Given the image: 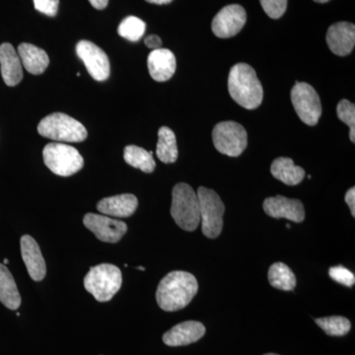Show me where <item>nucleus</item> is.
I'll return each instance as SVG.
<instances>
[{
  "instance_id": "6",
  "label": "nucleus",
  "mask_w": 355,
  "mask_h": 355,
  "mask_svg": "<svg viewBox=\"0 0 355 355\" xmlns=\"http://www.w3.org/2000/svg\"><path fill=\"white\" fill-rule=\"evenodd\" d=\"M200 202V221L203 235L209 239H216L223 228V216L225 205L214 190L200 187L197 191Z\"/></svg>"
},
{
  "instance_id": "38",
  "label": "nucleus",
  "mask_w": 355,
  "mask_h": 355,
  "mask_svg": "<svg viewBox=\"0 0 355 355\" xmlns=\"http://www.w3.org/2000/svg\"><path fill=\"white\" fill-rule=\"evenodd\" d=\"M9 263V261H8V260H7V259H6V260H4V261H3L4 265H7V263Z\"/></svg>"
},
{
  "instance_id": "19",
  "label": "nucleus",
  "mask_w": 355,
  "mask_h": 355,
  "mask_svg": "<svg viewBox=\"0 0 355 355\" xmlns=\"http://www.w3.org/2000/svg\"><path fill=\"white\" fill-rule=\"evenodd\" d=\"M139 207L137 197L130 193L103 198L97 205V209L105 216L114 217H130Z\"/></svg>"
},
{
  "instance_id": "31",
  "label": "nucleus",
  "mask_w": 355,
  "mask_h": 355,
  "mask_svg": "<svg viewBox=\"0 0 355 355\" xmlns=\"http://www.w3.org/2000/svg\"><path fill=\"white\" fill-rule=\"evenodd\" d=\"M36 10L44 15L55 17L58 10L60 0H33Z\"/></svg>"
},
{
  "instance_id": "10",
  "label": "nucleus",
  "mask_w": 355,
  "mask_h": 355,
  "mask_svg": "<svg viewBox=\"0 0 355 355\" xmlns=\"http://www.w3.org/2000/svg\"><path fill=\"white\" fill-rule=\"evenodd\" d=\"M76 53L95 80L104 81L109 78L111 67L108 55L97 44L83 40L76 44Z\"/></svg>"
},
{
  "instance_id": "22",
  "label": "nucleus",
  "mask_w": 355,
  "mask_h": 355,
  "mask_svg": "<svg viewBox=\"0 0 355 355\" xmlns=\"http://www.w3.org/2000/svg\"><path fill=\"white\" fill-rule=\"evenodd\" d=\"M0 302L10 310H17L21 305V296L15 280L2 263H0Z\"/></svg>"
},
{
  "instance_id": "26",
  "label": "nucleus",
  "mask_w": 355,
  "mask_h": 355,
  "mask_svg": "<svg viewBox=\"0 0 355 355\" xmlns=\"http://www.w3.org/2000/svg\"><path fill=\"white\" fill-rule=\"evenodd\" d=\"M315 322L327 335L331 336H345L352 329L349 320L342 316L319 318Z\"/></svg>"
},
{
  "instance_id": "29",
  "label": "nucleus",
  "mask_w": 355,
  "mask_h": 355,
  "mask_svg": "<svg viewBox=\"0 0 355 355\" xmlns=\"http://www.w3.org/2000/svg\"><path fill=\"white\" fill-rule=\"evenodd\" d=\"M261 7L268 17L279 19L286 11L287 0H260Z\"/></svg>"
},
{
  "instance_id": "37",
  "label": "nucleus",
  "mask_w": 355,
  "mask_h": 355,
  "mask_svg": "<svg viewBox=\"0 0 355 355\" xmlns=\"http://www.w3.org/2000/svg\"><path fill=\"white\" fill-rule=\"evenodd\" d=\"M137 270H146V268H144V266H139V268H137Z\"/></svg>"
},
{
  "instance_id": "21",
  "label": "nucleus",
  "mask_w": 355,
  "mask_h": 355,
  "mask_svg": "<svg viewBox=\"0 0 355 355\" xmlns=\"http://www.w3.org/2000/svg\"><path fill=\"white\" fill-rule=\"evenodd\" d=\"M272 176L287 186H296L303 181L305 171L303 168L294 164L293 160L287 157H279L270 166Z\"/></svg>"
},
{
  "instance_id": "2",
  "label": "nucleus",
  "mask_w": 355,
  "mask_h": 355,
  "mask_svg": "<svg viewBox=\"0 0 355 355\" xmlns=\"http://www.w3.org/2000/svg\"><path fill=\"white\" fill-rule=\"evenodd\" d=\"M228 90L232 99L243 108L257 109L263 102V86L251 65L240 62L231 69Z\"/></svg>"
},
{
  "instance_id": "24",
  "label": "nucleus",
  "mask_w": 355,
  "mask_h": 355,
  "mask_svg": "<svg viewBox=\"0 0 355 355\" xmlns=\"http://www.w3.org/2000/svg\"><path fill=\"white\" fill-rule=\"evenodd\" d=\"M268 282L270 286L279 291H292L295 288L297 280L288 266L284 263H275L268 270Z\"/></svg>"
},
{
  "instance_id": "18",
  "label": "nucleus",
  "mask_w": 355,
  "mask_h": 355,
  "mask_svg": "<svg viewBox=\"0 0 355 355\" xmlns=\"http://www.w3.org/2000/svg\"><path fill=\"white\" fill-rule=\"evenodd\" d=\"M0 67L2 78L7 86L13 87L22 80V64L12 44L4 43L0 46Z\"/></svg>"
},
{
  "instance_id": "20",
  "label": "nucleus",
  "mask_w": 355,
  "mask_h": 355,
  "mask_svg": "<svg viewBox=\"0 0 355 355\" xmlns=\"http://www.w3.org/2000/svg\"><path fill=\"white\" fill-rule=\"evenodd\" d=\"M21 64L29 73L34 76L44 73L50 64V58L46 51L32 44L22 43L18 46Z\"/></svg>"
},
{
  "instance_id": "5",
  "label": "nucleus",
  "mask_w": 355,
  "mask_h": 355,
  "mask_svg": "<svg viewBox=\"0 0 355 355\" xmlns=\"http://www.w3.org/2000/svg\"><path fill=\"white\" fill-rule=\"evenodd\" d=\"M38 132L46 139L64 142L83 141L88 135L83 123L64 113H53L44 118L40 121Z\"/></svg>"
},
{
  "instance_id": "25",
  "label": "nucleus",
  "mask_w": 355,
  "mask_h": 355,
  "mask_svg": "<svg viewBox=\"0 0 355 355\" xmlns=\"http://www.w3.org/2000/svg\"><path fill=\"white\" fill-rule=\"evenodd\" d=\"M123 158L128 165L137 168L144 173H153L156 163L153 151H147L137 146H128L123 151Z\"/></svg>"
},
{
  "instance_id": "30",
  "label": "nucleus",
  "mask_w": 355,
  "mask_h": 355,
  "mask_svg": "<svg viewBox=\"0 0 355 355\" xmlns=\"http://www.w3.org/2000/svg\"><path fill=\"white\" fill-rule=\"evenodd\" d=\"M331 279L347 287L354 286L355 282L354 273L343 266H333L329 270Z\"/></svg>"
},
{
  "instance_id": "33",
  "label": "nucleus",
  "mask_w": 355,
  "mask_h": 355,
  "mask_svg": "<svg viewBox=\"0 0 355 355\" xmlns=\"http://www.w3.org/2000/svg\"><path fill=\"white\" fill-rule=\"evenodd\" d=\"M345 202L349 205L350 211H352V216H355V188L352 187V189H349V191L345 193Z\"/></svg>"
},
{
  "instance_id": "23",
  "label": "nucleus",
  "mask_w": 355,
  "mask_h": 355,
  "mask_svg": "<svg viewBox=\"0 0 355 355\" xmlns=\"http://www.w3.org/2000/svg\"><path fill=\"white\" fill-rule=\"evenodd\" d=\"M158 142L156 154L159 160L166 164L176 162L179 151H178L176 135L168 127H162L158 132Z\"/></svg>"
},
{
  "instance_id": "8",
  "label": "nucleus",
  "mask_w": 355,
  "mask_h": 355,
  "mask_svg": "<svg viewBox=\"0 0 355 355\" xmlns=\"http://www.w3.org/2000/svg\"><path fill=\"white\" fill-rule=\"evenodd\" d=\"M212 139L217 150L230 157L241 155L248 144L246 130L235 121L217 123L212 132Z\"/></svg>"
},
{
  "instance_id": "32",
  "label": "nucleus",
  "mask_w": 355,
  "mask_h": 355,
  "mask_svg": "<svg viewBox=\"0 0 355 355\" xmlns=\"http://www.w3.org/2000/svg\"><path fill=\"white\" fill-rule=\"evenodd\" d=\"M144 44H146L147 48L153 51L161 49L162 41H161L160 37L156 36V35H150L144 40Z\"/></svg>"
},
{
  "instance_id": "17",
  "label": "nucleus",
  "mask_w": 355,
  "mask_h": 355,
  "mask_svg": "<svg viewBox=\"0 0 355 355\" xmlns=\"http://www.w3.org/2000/svg\"><path fill=\"white\" fill-rule=\"evenodd\" d=\"M147 65L149 73L154 80L164 83L171 79L176 71V58L167 49H157L149 53Z\"/></svg>"
},
{
  "instance_id": "34",
  "label": "nucleus",
  "mask_w": 355,
  "mask_h": 355,
  "mask_svg": "<svg viewBox=\"0 0 355 355\" xmlns=\"http://www.w3.org/2000/svg\"><path fill=\"white\" fill-rule=\"evenodd\" d=\"M89 2L94 8L98 9V10H102V9L106 8L107 6H108L109 0H89Z\"/></svg>"
},
{
  "instance_id": "39",
  "label": "nucleus",
  "mask_w": 355,
  "mask_h": 355,
  "mask_svg": "<svg viewBox=\"0 0 355 355\" xmlns=\"http://www.w3.org/2000/svg\"><path fill=\"white\" fill-rule=\"evenodd\" d=\"M265 355H279V354H265Z\"/></svg>"
},
{
  "instance_id": "14",
  "label": "nucleus",
  "mask_w": 355,
  "mask_h": 355,
  "mask_svg": "<svg viewBox=\"0 0 355 355\" xmlns=\"http://www.w3.org/2000/svg\"><path fill=\"white\" fill-rule=\"evenodd\" d=\"M327 44L336 55L345 57L354 49L355 26L349 22L331 25L327 33Z\"/></svg>"
},
{
  "instance_id": "28",
  "label": "nucleus",
  "mask_w": 355,
  "mask_h": 355,
  "mask_svg": "<svg viewBox=\"0 0 355 355\" xmlns=\"http://www.w3.org/2000/svg\"><path fill=\"white\" fill-rule=\"evenodd\" d=\"M338 119L349 127V139L355 142V106L349 100H342L336 107Z\"/></svg>"
},
{
  "instance_id": "16",
  "label": "nucleus",
  "mask_w": 355,
  "mask_h": 355,
  "mask_svg": "<svg viewBox=\"0 0 355 355\" xmlns=\"http://www.w3.org/2000/svg\"><path fill=\"white\" fill-rule=\"evenodd\" d=\"M205 327L197 321H187L176 324L166 331L163 342L169 347H184L197 343L205 336Z\"/></svg>"
},
{
  "instance_id": "9",
  "label": "nucleus",
  "mask_w": 355,
  "mask_h": 355,
  "mask_svg": "<svg viewBox=\"0 0 355 355\" xmlns=\"http://www.w3.org/2000/svg\"><path fill=\"white\" fill-rule=\"evenodd\" d=\"M291 102L303 123L311 127L317 125L322 114L321 100L310 84L296 83L291 90Z\"/></svg>"
},
{
  "instance_id": "27",
  "label": "nucleus",
  "mask_w": 355,
  "mask_h": 355,
  "mask_svg": "<svg viewBox=\"0 0 355 355\" xmlns=\"http://www.w3.org/2000/svg\"><path fill=\"white\" fill-rule=\"evenodd\" d=\"M146 25L141 19L135 16H128L121 21L118 33L123 38L130 42H137L144 37Z\"/></svg>"
},
{
  "instance_id": "7",
  "label": "nucleus",
  "mask_w": 355,
  "mask_h": 355,
  "mask_svg": "<svg viewBox=\"0 0 355 355\" xmlns=\"http://www.w3.org/2000/svg\"><path fill=\"white\" fill-rule=\"evenodd\" d=\"M43 157L46 167L58 176H72L80 171L84 165L83 157L76 148L60 142L44 147Z\"/></svg>"
},
{
  "instance_id": "13",
  "label": "nucleus",
  "mask_w": 355,
  "mask_h": 355,
  "mask_svg": "<svg viewBox=\"0 0 355 355\" xmlns=\"http://www.w3.org/2000/svg\"><path fill=\"white\" fill-rule=\"evenodd\" d=\"M263 207L266 214L272 218H286L297 223L305 219L304 205L298 200L277 196L266 198Z\"/></svg>"
},
{
  "instance_id": "15",
  "label": "nucleus",
  "mask_w": 355,
  "mask_h": 355,
  "mask_svg": "<svg viewBox=\"0 0 355 355\" xmlns=\"http://www.w3.org/2000/svg\"><path fill=\"white\" fill-rule=\"evenodd\" d=\"M21 254L28 273L35 282H41L46 277V266L38 243L29 235H24L20 240Z\"/></svg>"
},
{
  "instance_id": "1",
  "label": "nucleus",
  "mask_w": 355,
  "mask_h": 355,
  "mask_svg": "<svg viewBox=\"0 0 355 355\" xmlns=\"http://www.w3.org/2000/svg\"><path fill=\"white\" fill-rule=\"evenodd\" d=\"M198 291V280L191 273L175 270L161 280L156 300L161 309L175 312L190 304Z\"/></svg>"
},
{
  "instance_id": "11",
  "label": "nucleus",
  "mask_w": 355,
  "mask_h": 355,
  "mask_svg": "<svg viewBox=\"0 0 355 355\" xmlns=\"http://www.w3.org/2000/svg\"><path fill=\"white\" fill-rule=\"evenodd\" d=\"M247 14L245 9L238 4H231L222 8L212 20L214 34L220 39L234 37L246 24Z\"/></svg>"
},
{
  "instance_id": "36",
  "label": "nucleus",
  "mask_w": 355,
  "mask_h": 355,
  "mask_svg": "<svg viewBox=\"0 0 355 355\" xmlns=\"http://www.w3.org/2000/svg\"><path fill=\"white\" fill-rule=\"evenodd\" d=\"M314 1L318 2V3H326V2L330 1V0H314Z\"/></svg>"
},
{
  "instance_id": "12",
  "label": "nucleus",
  "mask_w": 355,
  "mask_h": 355,
  "mask_svg": "<svg viewBox=\"0 0 355 355\" xmlns=\"http://www.w3.org/2000/svg\"><path fill=\"white\" fill-rule=\"evenodd\" d=\"M83 223L97 239L106 243H118L128 231L125 222L101 214H87L84 216Z\"/></svg>"
},
{
  "instance_id": "35",
  "label": "nucleus",
  "mask_w": 355,
  "mask_h": 355,
  "mask_svg": "<svg viewBox=\"0 0 355 355\" xmlns=\"http://www.w3.org/2000/svg\"><path fill=\"white\" fill-rule=\"evenodd\" d=\"M149 3L158 4V6H163V4L171 3L173 0H146Z\"/></svg>"
},
{
  "instance_id": "3",
  "label": "nucleus",
  "mask_w": 355,
  "mask_h": 355,
  "mask_svg": "<svg viewBox=\"0 0 355 355\" xmlns=\"http://www.w3.org/2000/svg\"><path fill=\"white\" fill-rule=\"evenodd\" d=\"M171 216L184 231L193 232L200 225V202L190 184L180 183L173 189Z\"/></svg>"
},
{
  "instance_id": "4",
  "label": "nucleus",
  "mask_w": 355,
  "mask_h": 355,
  "mask_svg": "<svg viewBox=\"0 0 355 355\" xmlns=\"http://www.w3.org/2000/svg\"><path fill=\"white\" fill-rule=\"evenodd\" d=\"M121 272L111 263L93 266L84 279V286L99 302H108L120 291Z\"/></svg>"
}]
</instances>
